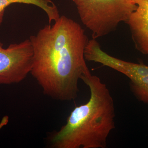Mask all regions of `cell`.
<instances>
[{
	"instance_id": "obj_1",
	"label": "cell",
	"mask_w": 148,
	"mask_h": 148,
	"mask_svg": "<svg viewBox=\"0 0 148 148\" xmlns=\"http://www.w3.org/2000/svg\"><path fill=\"white\" fill-rule=\"evenodd\" d=\"M29 39L33 51L30 73L43 93L57 101H73L79 91V80L90 73L84 57L89 40L84 29L61 16Z\"/></svg>"
},
{
	"instance_id": "obj_2",
	"label": "cell",
	"mask_w": 148,
	"mask_h": 148,
	"mask_svg": "<svg viewBox=\"0 0 148 148\" xmlns=\"http://www.w3.org/2000/svg\"><path fill=\"white\" fill-rule=\"evenodd\" d=\"M81 80L89 88L90 98L76 107L66 124L49 136L51 147L105 148L115 127L114 100L106 84L90 73Z\"/></svg>"
},
{
	"instance_id": "obj_3",
	"label": "cell",
	"mask_w": 148,
	"mask_h": 148,
	"mask_svg": "<svg viewBox=\"0 0 148 148\" xmlns=\"http://www.w3.org/2000/svg\"><path fill=\"white\" fill-rule=\"evenodd\" d=\"M83 24L98 38L126 22L137 6L132 0H72Z\"/></svg>"
},
{
	"instance_id": "obj_4",
	"label": "cell",
	"mask_w": 148,
	"mask_h": 148,
	"mask_svg": "<svg viewBox=\"0 0 148 148\" xmlns=\"http://www.w3.org/2000/svg\"><path fill=\"white\" fill-rule=\"evenodd\" d=\"M33 51L29 39L4 48L0 42V85L21 82L30 73Z\"/></svg>"
},
{
	"instance_id": "obj_5",
	"label": "cell",
	"mask_w": 148,
	"mask_h": 148,
	"mask_svg": "<svg viewBox=\"0 0 148 148\" xmlns=\"http://www.w3.org/2000/svg\"><path fill=\"white\" fill-rule=\"evenodd\" d=\"M137 8L126 23L129 26L135 47L148 55V0H132Z\"/></svg>"
},
{
	"instance_id": "obj_6",
	"label": "cell",
	"mask_w": 148,
	"mask_h": 148,
	"mask_svg": "<svg viewBox=\"0 0 148 148\" xmlns=\"http://www.w3.org/2000/svg\"><path fill=\"white\" fill-rule=\"evenodd\" d=\"M14 3L32 5L38 7L46 14L49 24L57 21L61 16L57 6L52 0H0V27L3 20L6 8Z\"/></svg>"
}]
</instances>
